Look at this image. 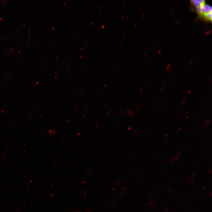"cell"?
<instances>
[{
	"label": "cell",
	"instance_id": "cell-28",
	"mask_svg": "<svg viewBox=\"0 0 212 212\" xmlns=\"http://www.w3.org/2000/svg\"><path fill=\"white\" fill-rule=\"evenodd\" d=\"M92 22L90 24H91V25L92 24Z\"/></svg>",
	"mask_w": 212,
	"mask_h": 212
},
{
	"label": "cell",
	"instance_id": "cell-30",
	"mask_svg": "<svg viewBox=\"0 0 212 212\" xmlns=\"http://www.w3.org/2000/svg\"><path fill=\"white\" fill-rule=\"evenodd\" d=\"M168 134L166 136V137L167 136H168Z\"/></svg>",
	"mask_w": 212,
	"mask_h": 212
},
{
	"label": "cell",
	"instance_id": "cell-9",
	"mask_svg": "<svg viewBox=\"0 0 212 212\" xmlns=\"http://www.w3.org/2000/svg\"><path fill=\"white\" fill-rule=\"evenodd\" d=\"M191 92V90H190L188 92V94L189 93Z\"/></svg>",
	"mask_w": 212,
	"mask_h": 212
},
{
	"label": "cell",
	"instance_id": "cell-1",
	"mask_svg": "<svg viewBox=\"0 0 212 212\" xmlns=\"http://www.w3.org/2000/svg\"><path fill=\"white\" fill-rule=\"evenodd\" d=\"M153 196L150 197V201L148 204V206H151L153 204Z\"/></svg>",
	"mask_w": 212,
	"mask_h": 212
},
{
	"label": "cell",
	"instance_id": "cell-6",
	"mask_svg": "<svg viewBox=\"0 0 212 212\" xmlns=\"http://www.w3.org/2000/svg\"><path fill=\"white\" fill-rule=\"evenodd\" d=\"M105 24H104L102 25V26H101V28L102 29L105 27Z\"/></svg>",
	"mask_w": 212,
	"mask_h": 212
},
{
	"label": "cell",
	"instance_id": "cell-18",
	"mask_svg": "<svg viewBox=\"0 0 212 212\" xmlns=\"http://www.w3.org/2000/svg\"><path fill=\"white\" fill-rule=\"evenodd\" d=\"M195 173H194L193 174H192V176H193V175H195Z\"/></svg>",
	"mask_w": 212,
	"mask_h": 212
},
{
	"label": "cell",
	"instance_id": "cell-17",
	"mask_svg": "<svg viewBox=\"0 0 212 212\" xmlns=\"http://www.w3.org/2000/svg\"><path fill=\"white\" fill-rule=\"evenodd\" d=\"M210 108V107H209L207 109L208 110Z\"/></svg>",
	"mask_w": 212,
	"mask_h": 212
},
{
	"label": "cell",
	"instance_id": "cell-16",
	"mask_svg": "<svg viewBox=\"0 0 212 212\" xmlns=\"http://www.w3.org/2000/svg\"><path fill=\"white\" fill-rule=\"evenodd\" d=\"M128 16H127V17L126 18V19L127 20V19H128Z\"/></svg>",
	"mask_w": 212,
	"mask_h": 212
},
{
	"label": "cell",
	"instance_id": "cell-3",
	"mask_svg": "<svg viewBox=\"0 0 212 212\" xmlns=\"http://www.w3.org/2000/svg\"><path fill=\"white\" fill-rule=\"evenodd\" d=\"M193 178L191 177H189L188 178V179L190 181H191L192 180Z\"/></svg>",
	"mask_w": 212,
	"mask_h": 212
},
{
	"label": "cell",
	"instance_id": "cell-26",
	"mask_svg": "<svg viewBox=\"0 0 212 212\" xmlns=\"http://www.w3.org/2000/svg\"><path fill=\"white\" fill-rule=\"evenodd\" d=\"M118 7H117L116 9V10H117V9H118Z\"/></svg>",
	"mask_w": 212,
	"mask_h": 212
},
{
	"label": "cell",
	"instance_id": "cell-24",
	"mask_svg": "<svg viewBox=\"0 0 212 212\" xmlns=\"http://www.w3.org/2000/svg\"><path fill=\"white\" fill-rule=\"evenodd\" d=\"M210 195H211L212 196V192H211V193Z\"/></svg>",
	"mask_w": 212,
	"mask_h": 212
},
{
	"label": "cell",
	"instance_id": "cell-34",
	"mask_svg": "<svg viewBox=\"0 0 212 212\" xmlns=\"http://www.w3.org/2000/svg\"><path fill=\"white\" fill-rule=\"evenodd\" d=\"M165 212H168V211H165Z\"/></svg>",
	"mask_w": 212,
	"mask_h": 212
},
{
	"label": "cell",
	"instance_id": "cell-11",
	"mask_svg": "<svg viewBox=\"0 0 212 212\" xmlns=\"http://www.w3.org/2000/svg\"><path fill=\"white\" fill-rule=\"evenodd\" d=\"M180 202H181V201H178L177 202V203H180Z\"/></svg>",
	"mask_w": 212,
	"mask_h": 212
},
{
	"label": "cell",
	"instance_id": "cell-22",
	"mask_svg": "<svg viewBox=\"0 0 212 212\" xmlns=\"http://www.w3.org/2000/svg\"><path fill=\"white\" fill-rule=\"evenodd\" d=\"M124 16V15H123L122 17V18Z\"/></svg>",
	"mask_w": 212,
	"mask_h": 212
},
{
	"label": "cell",
	"instance_id": "cell-2",
	"mask_svg": "<svg viewBox=\"0 0 212 212\" xmlns=\"http://www.w3.org/2000/svg\"><path fill=\"white\" fill-rule=\"evenodd\" d=\"M179 155L178 154L177 156H176L174 158H173L171 159V160H170L169 161V162H171L173 160H176L177 159L179 156Z\"/></svg>",
	"mask_w": 212,
	"mask_h": 212
},
{
	"label": "cell",
	"instance_id": "cell-15",
	"mask_svg": "<svg viewBox=\"0 0 212 212\" xmlns=\"http://www.w3.org/2000/svg\"><path fill=\"white\" fill-rule=\"evenodd\" d=\"M209 85H208L206 87L207 88L209 86Z\"/></svg>",
	"mask_w": 212,
	"mask_h": 212
},
{
	"label": "cell",
	"instance_id": "cell-35",
	"mask_svg": "<svg viewBox=\"0 0 212 212\" xmlns=\"http://www.w3.org/2000/svg\"><path fill=\"white\" fill-rule=\"evenodd\" d=\"M82 49V48L81 49Z\"/></svg>",
	"mask_w": 212,
	"mask_h": 212
},
{
	"label": "cell",
	"instance_id": "cell-27",
	"mask_svg": "<svg viewBox=\"0 0 212 212\" xmlns=\"http://www.w3.org/2000/svg\"><path fill=\"white\" fill-rule=\"evenodd\" d=\"M141 7H140V9H139V10H140V9H141Z\"/></svg>",
	"mask_w": 212,
	"mask_h": 212
},
{
	"label": "cell",
	"instance_id": "cell-21",
	"mask_svg": "<svg viewBox=\"0 0 212 212\" xmlns=\"http://www.w3.org/2000/svg\"><path fill=\"white\" fill-rule=\"evenodd\" d=\"M101 8H102V7H100V9H99V10H100Z\"/></svg>",
	"mask_w": 212,
	"mask_h": 212
},
{
	"label": "cell",
	"instance_id": "cell-29",
	"mask_svg": "<svg viewBox=\"0 0 212 212\" xmlns=\"http://www.w3.org/2000/svg\"><path fill=\"white\" fill-rule=\"evenodd\" d=\"M180 129H181V128H180L179 129H178V130H180Z\"/></svg>",
	"mask_w": 212,
	"mask_h": 212
},
{
	"label": "cell",
	"instance_id": "cell-25",
	"mask_svg": "<svg viewBox=\"0 0 212 212\" xmlns=\"http://www.w3.org/2000/svg\"><path fill=\"white\" fill-rule=\"evenodd\" d=\"M158 104V102H157V103H156V104H155V105H157Z\"/></svg>",
	"mask_w": 212,
	"mask_h": 212
},
{
	"label": "cell",
	"instance_id": "cell-33",
	"mask_svg": "<svg viewBox=\"0 0 212 212\" xmlns=\"http://www.w3.org/2000/svg\"><path fill=\"white\" fill-rule=\"evenodd\" d=\"M119 27H118L117 28V29H119Z\"/></svg>",
	"mask_w": 212,
	"mask_h": 212
},
{
	"label": "cell",
	"instance_id": "cell-4",
	"mask_svg": "<svg viewBox=\"0 0 212 212\" xmlns=\"http://www.w3.org/2000/svg\"><path fill=\"white\" fill-rule=\"evenodd\" d=\"M164 211L165 212L166 211H167L168 210V207H165L164 208Z\"/></svg>",
	"mask_w": 212,
	"mask_h": 212
},
{
	"label": "cell",
	"instance_id": "cell-31",
	"mask_svg": "<svg viewBox=\"0 0 212 212\" xmlns=\"http://www.w3.org/2000/svg\"><path fill=\"white\" fill-rule=\"evenodd\" d=\"M123 3H124V2H123L122 3V4H123Z\"/></svg>",
	"mask_w": 212,
	"mask_h": 212
},
{
	"label": "cell",
	"instance_id": "cell-20",
	"mask_svg": "<svg viewBox=\"0 0 212 212\" xmlns=\"http://www.w3.org/2000/svg\"><path fill=\"white\" fill-rule=\"evenodd\" d=\"M136 24H137V23H135L134 25V26H135V25H136Z\"/></svg>",
	"mask_w": 212,
	"mask_h": 212
},
{
	"label": "cell",
	"instance_id": "cell-32",
	"mask_svg": "<svg viewBox=\"0 0 212 212\" xmlns=\"http://www.w3.org/2000/svg\"><path fill=\"white\" fill-rule=\"evenodd\" d=\"M211 90H210L209 91V92H210L211 91Z\"/></svg>",
	"mask_w": 212,
	"mask_h": 212
},
{
	"label": "cell",
	"instance_id": "cell-7",
	"mask_svg": "<svg viewBox=\"0 0 212 212\" xmlns=\"http://www.w3.org/2000/svg\"><path fill=\"white\" fill-rule=\"evenodd\" d=\"M191 184H193V182H194V181L193 180H191Z\"/></svg>",
	"mask_w": 212,
	"mask_h": 212
},
{
	"label": "cell",
	"instance_id": "cell-19",
	"mask_svg": "<svg viewBox=\"0 0 212 212\" xmlns=\"http://www.w3.org/2000/svg\"><path fill=\"white\" fill-rule=\"evenodd\" d=\"M211 196V195H210L209 196V197H210Z\"/></svg>",
	"mask_w": 212,
	"mask_h": 212
},
{
	"label": "cell",
	"instance_id": "cell-8",
	"mask_svg": "<svg viewBox=\"0 0 212 212\" xmlns=\"http://www.w3.org/2000/svg\"><path fill=\"white\" fill-rule=\"evenodd\" d=\"M185 101H186V99L182 101V103H183Z\"/></svg>",
	"mask_w": 212,
	"mask_h": 212
},
{
	"label": "cell",
	"instance_id": "cell-10",
	"mask_svg": "<svg viewBox=\"0 0 212 212\" xmlns=\"http://www.w3.org/2000/svg\"><path fill=\"white\" fill-rule=\"evenodd\" d=\"M172 189H170L168 190V192H170L171 191Z\"/></svg>",
	"mask_w": 212,
	"mask_h": 212
},
{
	"label": "cell",
	"instance_id": "cell-12",
	"mask_svg": "<svg viewBox=\"0 0 212 212\" xmlns=\"http://www.w3.org/2000/svg\"><path fill=\"white\" fill-rule=\"evenodd\" d=\"M205 188V186H204V187H203L202 188V189H204Z\"/></svg>",
	"mask_w": 212,
	"mask_h": 212
},
{
	"label": "cell",
	"instance_id": "cell-5",
	"mask_svg": "<svg viewBox=\"0 0 212 212\" xmlns=\"http://www.w3.org/2000/svg\"><path fill=\"white\" fill-rule=\"evenodd\" d=\"M180 195H178L176 197V199H178L179 198H180Z\"/></svg>",
	"mask_w": 212,
	"mask_h": 212
},
{
	"label": "cell",
	"instance_id": "cell-23",
	"mask_svg": "<svg viewBox=\"0 0 212 212\" xmlns=\"http://www.w3.org/2000/svg\"><path fill=\"white\" fill-rule=\"evenodd\" d=\"M187 112L185 113V115H186L187 114Z\"/></svg>",
	"mask_w": 212,
	"mask_h": 212
},
{
	"label": "cell",
	"instance_id": "cell-13",
	"mask_svg": "<svg viewBox=\"0 0 212 212\" xmlns=\"http://www.w3.org/2000/svg\"><path fill=\"white\" fill-rule=\"evenodd\" d=\"M178 181L177 180H176L175 181H174V182L175 183H177V182H178Z\"/></svg>",
	"mask_w": 212,
	"mask_h": 212
},
{
	"label": "cell",
	"instance_id": "cell-14",
	"mask_svg": "<svg viewBox=\"0 0 212 212\" xmlns=\"http://www.w3.org/2000/svg\"><path fill=\"white\" fill-rule=\"evenodd\" d=\"M189 117V116H187L186 117V119H187Z\"/></svg>",
	"mask_w": 212,
	"mask_h": 212
}]
</instances>
